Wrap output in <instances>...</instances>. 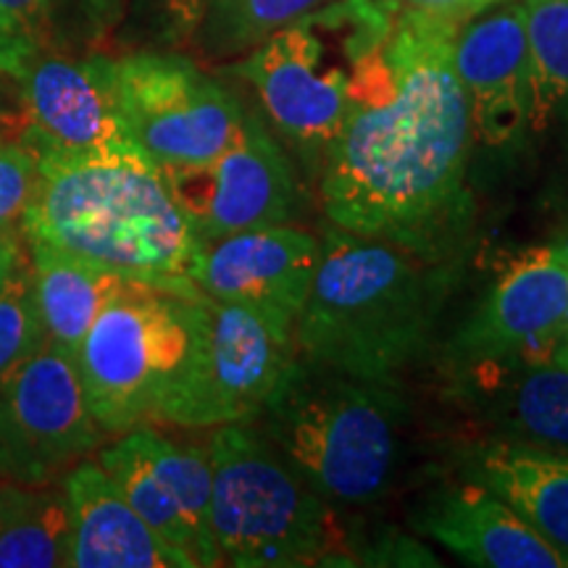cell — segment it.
Here are the masks:
<instances>
[{"mask_svg":"<svg viewBox=\"0 0 568 568\" xmlns=\"http://www.w3.org/2000/svg\"><path fill=\"white\" fill-rule=\"evenodd\" d=\"M464 24L400 9L385 51L324 151L329 222L426 255L468 213L471 109L458 80Z\"/></svg>","mask_w":568,"mask_h":568,"instance_id":"cell-1","label":"cell"},{"mask_svg":"<svg viewBox=\"0 0 568 568\" xmlns=\"http://www.w3.org/2000/svg\"><path fill=\"white\" fill-rule=\"evenodd\" d=\"M40 176L21 232L132 280L190 284L203 243L142 148L38 153Z\"/></svg>","mask_w":568,"mask_h":568,"instance_id":"cell-2","label":"cell"},{"mask_svg":"<svg viewBox=\"0 0 568 568\" xmlns=\"http://www.w3.org/2000/svg\"><path fill=\"white\" fill-rule=\"evenodd\" d=\"M450 287L445 266L422 253L332 226L322 261L295 324V351L305 358L395 385L435 335Z\"/></svg>","mask_w":568,"mask_h":568,"instance_id":"cell-3","label":"cell"},{"mask_svg":"<svg viewBox=\"0 0 568 568\" xmlns=\"http://www.w3.org/2000/svg\"><path fill=\"white\" fill-rule=\"evenodd\" d=\"M264 437L326 503L366 506L395 477L406 400L295 353L261 410Z\"/></svg>","mask_w":568,"mask_h":568,"instance_id":"cell-4","label":"cell"},{"mask_svg":"<svg viewBox=\"0 0 568 568\" xmlns=\"http://www.w3.org/2000/svg\"><path fill=\"white\" fill-rule=\"evenodd\" d=\"M397 13V0H326L234 67L305 161H316L345 124L366 71L385 51Z\"/></svg>","mask_w":568,"mask_h":568,"instance_id":"cell-5","label":"cell"},{"mask_svg":"<svg viewBox=\"0 0 568 568\" xmlns=\"http://www.w3.org/2000/svg\"><path fill=\"white\" fill-rule=\"evenodd\" d=\"M211 529L222 566L297 568L335 548L329 503L251 422L216 426L209 445Z\"/></svg>","mask_w":568,"mask_h":568,"instance_id":"cell-6","label":"cell"},{"mask_svg":"<svg viewBox=\"0 0 568 568\" xmlns=\"http://www.w3.org/2000/svg\"><path fill=\"white\" fill-rule=\"evenodd\" d=\"M203 293L132 280L92 322L77 355L90 410L105 435L153 424L163 393L187 364Z\"/></svg>","mask_w":568,"mask_h":568,"instance_id":"cell-7","label":"cell"},{"mask_svg":"<svg viewBox=\"0 0 568 568\" xmlns=\"http://www.w3.org/2000/svg\"><path fill=\"white\" fill-rule=\"evenodd\" d=\"M295 337L237 303L203 295L187 364L163 393L153 424L216 429L253 422L295 358Z\"/></svg>","mask_w":568,"mask_h":568,"instance_id":"cell-8","label":"cell"},{"mask_svg":"<svg viewBox=\"0 0 568 568\" xmlns=\"http://www.w3.org/2000/svg\"><path fill=\"white\" fill-rule=\"evenodd\" d=\"M113 82L132 140L161 169L216 159L240 140L251 119L230 90L184 55L113 59Z\"/></svg>","mask_w":568,"mask_h":568,"instance_id":"cell-9","label":"cell"},{"mask_svg":"<svg viewBox=\"0 0 568 568\" xmlns=\"http://www.w3.org/2000/svg\"><path fill=\"white\" fill-rule=\"evenodd\" d=\"M103 437L77 361L51 343L0 379V479L53 485Z\"/></svg>","mask_w":568,"mask_h":568,"instance_id":"cell-10","label":"cell"},{"mask_svg":"<svg viewBox=\"0 0 568 568\" xmlns=\"http://www.w3.org/2000/svg\"><path fill=\"white\" fill-rule=\"evenodd\" d=\"M98 464L182 568L222 566L211 529V460L142 424L98 447Z\"/></svg>","mask_w":568,"mask_h":568,"instance_id":"cell-11","label":"cell"},{"mask_svg":"<svg viewBox=\"0 0 568 568\" xmlns=\"http://www.w3.org/2000/svg\"><path fill=\"white\" fill-rule=\"evenodd\" d=\"M161 172L203 245L237 232L287 224L295 213L293 166L255 116L247 119L240 140L216 159Z\"/></svg>","mask_w":568,"mask_h":568,"instance_id":"cell-12","label":"cell"},{"mask_svg":"<svg viewBox=\"0 0 568 568\" xmlns=\"http://www.w3.org/2000/svg\"><path fill=\"white\" fill-rule=\"evenodd\" d=\"M568 308L566 245L527 251L458 326L450 355L458 368L550 361Z\"/></svg>","mask_w":568,"mask_h":568,"instance_id":"cell-13","label":"cell"},{"mask_svg":"<svg viewBox=\"0 0 568 568\" xmlns=\"http://www.w3.org/2000/svg\"><path fill=\"white\" fill-rule=\"evenodd\" d=\"M17 82L19 138L34 153L77 155L138 145L119 105L113 59L34 55Z\"/></svg>","mask_w":568,"mask_h":568,"instance_id":"cell-14","label":"cell"},{"mask_svg":"<svg viewBox=\"0 0 568 568\" xmlns=\"http://www.w3.org/2000/svg\"><path fill=\"white\" fill-rule=\"evenodd\" d=\"M318 261L322 243L314 234L274 224L205 243L190 282L213 301L245 305L274 329L295 337Z\"/></svg>","mask_w":568,"mask_h":568,"instance_id":"cell-15","label":"cell"},{"mask_svg":"<svg viewBox=\"0 0 568 568\" xmlns=\"http://www.w3.org/2000/svg\"><path fill=\"white\" fill-rule=\"evenodd\" d=\"M453 61L466 90L474 132L481 140L506 145L527 130L531 71L521 6L458 30Z\"/></svg>","mask_w":568,"mask_h":568,"instance_id":"cell-16","label":"cell"},{"mask_svg":"<svg viewBox=\"0 0 568 568\" xmlns=\"http://www.w3.org/2000/svg\"><path fill=\"white\" fill-rule=\"evenodd\" d=\"M416 531L437 539L468 566L568 568V560L479 481L447 485L424 497L410 516Z\"/></svg>","mask_w":568,"mask_h":568,"instance_id":"cell-17","label":"cell"},{"mask_svg":"<svg viewBox=\"0 0 568 568\" xmlns=\"http://www.w3.org/2000/svg\"><path fill=\"white\" fill-rule=\"evenodd\" d=\"M71 514V568H182L98 460L63 477Z\"/></svg>","mask_w":568,"mask_h":568,"instance_id":"cell-18","label":"cell"},{"mask_svg":"<svg viewBox=\"0 0 568 568\" xmlns=\"http://www.w3.org/2000/svg\"><path fill=\"white\" fill-rule=\"evenodd\" d=\"M466 393L508 439L568 456V368L556 361H514L466 368Z\"/></svg>","mask_w":568,"mask_h":568,"instance_id":"cell-19","label":"cell"},{"mask_svg":"<svg viewBox=\"0 0 568 568\" xmlns=\"http://www.w3.org/2000/svg\"><path fill=\"white\" fill-rule=\"evenodd\" d=\"M466 477L508 503L568 560V456L508 439L466 450Z\"/></svg>","mask_w":568,"mask_h":568,"instance_id":"cell-20","label":"cell"},{"mask_svg":"<svg viewBox=\"0 0 568 568\" xmlns=\"http://www.w3.org/2000/svg\"><path fill=\"white\" fill-rule=\"evenodd\" d=\"M27 251L45 343L77 361L92 322L103 305L132 282V276L109 272L42 240H27Z\"/></svg>","mask_w":568,"mask_h":568,"instance_id":"cell-21","label":"cell"},{"mask_svg":"<svg viewBox=\"0 0 568 568\" xmlns=\"http://www.w3.org/2000/svg\"><path fill=\"white\" fill-rule=\"evenodd\" d=\"M0 568H71V514L63 479H0Z\"/></svg>","mask_w":568,"mask_h":568,"instance_id":"cell-22","label":"cell"},{"mask_svg":"<svg viewBox=\"0 0 568 568\" xmlns=\"http://www.w3.org/2000/svg\"><path fill=\"white\" fill-rule=\"evenodd\" d=\"M116 13V0H0V27L30 61L92 45Z\"/></svg>","mask_w":568,"mask_h":568,"instance_id":"cell-23","label":"cell"},{"mask_svg":"<svg viewBox=\"0 0 568 568\" xmlns=\"http://www.w3.org/2000/svg\"><path fill=\"white\" fill-rule=\"evenodd\" d=\"M326 0H209L195 40L205 59L247 55L261 42L293 24Z\"/></svg>","mask_w":568,"mask_h":568,"instance_id":"cell-24","label":"cell"},{"mask_svg":"<svg viewBox=\"0 0 568 568\" xmlns=\"http://www.w3.org/2000/svg\"><path fill=\"white\" fill-rule=\"evenodd\" d=\"M531 71V130H542L568 101V0H524Z\"/></svg>","mask_w":568,"mask_h":568,"instance_id":"cell-25","label":"cell"},{"mask_svg":"<svg viewBox=\"0 0 568 568\" xmlns=\"http://www.w3.org/2000/svg\"><path fill=\"white\" fill-rule=\"evenodd\" d=\"M45 343L32 293L30 261L0 290V379Z\"/></svg>","mask_w":568,"mask_h":568,"instance_id":"cell-26","label":"cell"},{"mask_svg":"<svg viewBox=\"0 0 568 568\" xmlns=\"http://www.w3.org/2000/svg\"><path fill=\"white\" fill-rule=\"evenodd\" d=\"M40 161L21 138H0V230H19L38 187Z\"/></svg>","mask_w":568,"mask_h":568,"instance_id":"cell-27","label":"cell"},{"mask_svg":"<svg viewBox=\"0 0 568 568\" xmlns=\"http://www.w3.org/2000/svg\"><path fill=\"white\" fill-rule=\"evenodd\" d=\"M138 17L161 42H187L195 38L209 0H132Z\"/></svg>","mask_w":568,"mask_h":568,"instance_id":"cell-28","label":"cell"},{"mask_svg":"<svg viewBox=\"0 0 568 568\" xmlns=\"http://www.w3.org/2000/svg\"><path fill=\"white\" fill-rule=\"evenodd\" d=\"M397 3H403L406 9L429 13V17L456 21V24H466L468 19L481 11L477 0H397Z\"/></svg>","mask_w":568,"mask_h":568,"instance_id":"cell-29","label":"cell"},{"mask_svg":"<svg viewBox=\"0 0 568 568\" xmlns=\"http://www.w3.org/2000/svg\"><path fill=\"white\" fill-rule=\"evenodd\" d=\"M27 261H30V251H27V237L21 226L19 230H0V290Z\"/></svg>","mask_w":568,"mask_h":568,"instance_id":"cell-30","label":"cell"},{"mask_svg":"<svg viewBox=\"0 0 568 568\" xmlns=\"http://www.w3.org/2000/svg\"><path fill=\"white\" fill-rule=\"evenodd\" d=\"M27 63H30V59L21 53V48L3 32V27H0V77H11V80H17L21 71H24Z\"/></svg>","mask_w":568,"mask_h":568,"instance_id":"cell-31","label":"cell"},{"mask_svg":"<svg viewBox=\"0 0 568 568\" xmlns=\"http://www.w3.org/2000/svg\"><path fill=\"white\" fill-rule=\"evenodd\" d=\"M19 134H21L19 109H6V105H0V138H19Z\"/></svg>","mask_w":568,"mask_h":568,"instance_id":"cell-32","label":"cell"},{"mask_svg":"<svg viewBox=\"0 0 568 568\" xmlns=\"http://www.w3.org/2000/svg\"><path fill=\"white\" fill-rule=\"evenodd\" d=\"M550 361H556V364L568 368V332H564V335H560V339H558V345L552 347V358Z\"/></svg>","mask_w":568,"mask_h":568,"instance_id":"cell-33","label":"cell"},{"mask_svg":"<svg viewBox=\"0 0 568 568\" xmlns=\"http://www.w3.org/2000/svg\"><path fill=\"white\" fill-rule=\"evenodd\" d=\"M477 3H479V9H487V6L497 3V0H477Z\"/></svg>","mask_w":568,"mask_h":568,"instance_id":"cell-34","label":"cell"}]
</instances>
